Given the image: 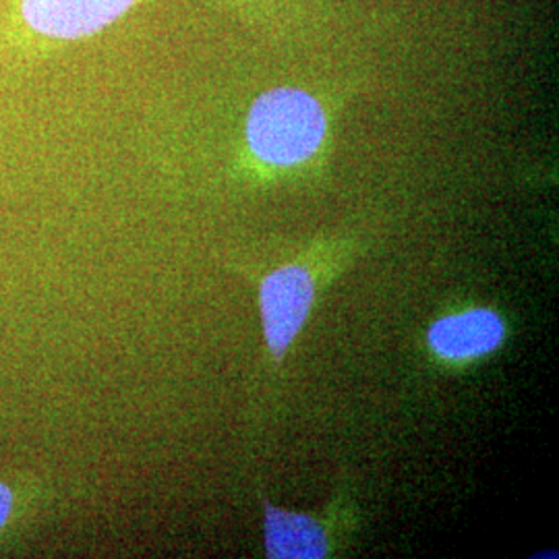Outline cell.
Instances as JSON below:
<instances>
[{
  "label": "cell",
  "mask_w": 559,
  "mask_h": 559,
  "mask_svg": "<svg viewBox=\"0 0 559 559\" xmlns=\"http://www.w3.org/2000/svg\"><path fill=\"white\" fill-rule=\"evenodd\" d=\"M325 133L323 106L299 87H274L261 94L247 117V143L253 156L274 168L311 160Z\"/></svg>",
  "instance_id": "obj_1"
},
{
  "label": "cell",
  "mask_w": 559,
  "mask_h": 559,
  "mask_svg": "<svg viewBox=\"0 0 559 559\" xmlns=\"http://www.w3.org/2000/svg\"><path fill=\"white\" fill-rule=\"evenodd\" d=\"M11 508H13V496L4 485H0V526L9 519Z\"/></svg>",
  "instance_id": "obj_6"
},
{
  "label": "cell",
  "mask_w": 559,
  "mask_h": 559,
  "mask_svg": "<svg viewBox=\"0 0 559 559\" xmlns=\"http://www.w3.org/2000/svg\"><path fill=\"white\" fill-rule=\"evenodd\" d=\"M265 510V549L274 559H320L328 556L330 540L320 520L278 510L263 503Z\"/></svg>",
  "instance_id": "obj_5"
},
{
  "label": "cell",
  "mask_w": 559,
  "mask_h": 559,
  "mask_svg": "<svg viewBox=\"0 0 559 559\" xmlns=\"http://www.w3.org/2000/svg\"><path fill=\"white\" fill-rule=\"evenodd\" d=\"M316 274L290 263L267 274L260 286L261 323L267 350L280 365L290 344L299 336L316 300Z\"/></svg>",
  "instance_id": "obj_2"
},
{
  "label": "cell",
  "mask_w": 559,
  "mask_h": 559,
  "mask_svg": "<svg viewBox=\"0 0 559 559\" xmlns=\"http://www.w3.org/2000/svg\"><path fill=\"white\" fill-rule=\"evenodd\" d=\"M506 338V323L491 309H466L429 328V348L443 360L466 362L496 353Z\"/></svg>",
  "instance_id": "obj_4"
},
{
  "label": "cell",
  "mask_w": 559,
  "mask_h": 559,
  "mask_svg": "<svg viewBox=\"0 0 559 559\" xmlns=\"http://www.w3.org/2000/svg\"><path fill=\"white\" fill-rule=\"evenodd\" d=\"M138 0H21L25 23L41 36L75 40L98 34Z\"/></svg>",
  "instance_id": "obj_3"
}]
</instances>
